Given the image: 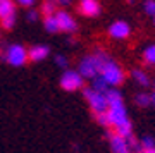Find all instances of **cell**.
Returning a JSON list of instances; mask_svg holds the SVG:
<instances>
[{
    "mask_svg": "<svg viewBox=\"0 0 155 153\" xmlns=\"http://www.w3.org/2000/svg\"><path fill=\"white\" fill-rule=\"evenodd\" d=\"M145 12L150 14V16H155V2H145Z\"/></svg>",
    "mask_w": 155,
    "mask_h": 153,
    "instance_id": "23",
    "label": "cell"
},
{
    "mask_svg": "<svg viewBox=\"0 0 155 153\" xmlns=\"http://www.w3.org/2000/svg\"><path fill=\"white\" fill-rule=\"evenodd\" d=\"M55 17H57V22H59V29L61 31H66V33H72L78 29V22L76 19L69 14L67 11H57L55 12Z\"/></svg>",
    "mask_w": 155,
    "mask_h": 153,
    "instance_id": "7",
    "label": "cell"
},
{
    "mask_svg": "<svg viewBox=\"0 0 155 153\" xmlns=\"http://www.w3.org/2000/svg\"><path fill=\"white\" fill-rule=\"evenodd\" d=\"M50 54V50L47 45H35L28 50V59L33 60V62H40V60L47 59Z\"/></svg>",
    "mask_w": 155,
    "mask_h": 153,
    "instance_id": "11",
    "label": "cell"
},
{
    "mask_svg": "<svg viewBox=\"0 0 155 153\" xmlns=\"http://www.w3.org/2000/svg\"><path fill=\"white\" fill-rule=\"evenodd\" d=\"M41 12L45 14V17L55 16V4L54 2H45L43 5H41Z\"/></svg>",
    "mask_w": 155,
    "mask_h": 153,
    "instance_id": "19",
    "label": "cell"
},
{
    "mask_svg": "<svg viewBox=\"0 0 155 153\" xmlns=\"http://www.w3.org/2000/svg\"><path fill=\"white\" fill-rule=\"evenodd\" d=\"M91 88H93L95 91H98V93H107L109 84L105 83V79L102 76H97L95 79H91Z\"/></svg>",
    "mask_w": 155,
    "mask_h": 153,
    "instance_id": "16",
    "label": "cell"
},
{
    "mask_svg": "<svg viewBox=\"0 0 155 153\" xmlns=\"http://www.w3.org/2000/svg\"><path fill=\"white\" fill-rule=\"evenodd\" d=\"M143 60L150 66H155V43L148 45L147 48L143 50Z\"/></svg>",
    "mask_w": 155,
    "mask_h": 153,
    "instance_id": "17",
    "label": "cell"
},
{
    "mask_svg": "<svg viewBox=\"0 0 155 153\" xmlns=\"http://www.w3.org/2000/svg\"><path fill=\"white\" fill-rule=\"evenodd\" d=\"M19 4H21V5H24V7H31V5H33V0H21Z\"/></svg>",
    "mask_w": 155,
    "mask_h": 153,
    "instance_id": "26",
    "label": "cell"
},
{
    "mask_svg": "<svg viewBox=\"0 0 155 153\" xmlns=\"http://www.w3.org/2000/svg\"><path fill=\"white\" fill-rule=\"evenodd\" d=\"M4 60H5L7 64H11L14 67H21L24 66L26 62H28V50L24 48L22 45H9L5 48V54H4Z\"/></svg>",
    "mask_w": 155,
    "mask_h": 153,
    "instance_id": "3",
    "label": "cell"
},
{
    "mask_svg": "<svg viewBox=\"0 0 155 153\" xmlns=\"http://www.w3.org/2000/svg\"><path fill=\"white\" fill-rule=\"evenodd\" d=\"M26 17H28L29 22H33V21H36V19H38V12H36V11H28Z\"/></svg>",
    "mask_w": 155,
    "mask_h": 153,
    "instance_id": "25",
    "label": "cell"
},
{
    "mask_svg": "<svg viewBox=\"0 0 155 153\" xmlns=\"http://www.w3.org/2000/svg\"><path fill=\"white\" fill-rule=\"evenodd\" d=\"M140 145H141V150H152V148H155V139L152 136H145Z\"/></svg>",
    "mask_w": 155,
    "mask_h": 153,
    "instance_id": "20",
    "label": "cell"
},
{
    "mask_svg": "<svg viewBox=\"0 0 155 153\" xmlns=\"http://www.w3.org/2000/svg\"><path fill=\"white\" fill-rule=\"evenodd\" d=\"M136 103L140 105V107H148L150 103H152V96L147 93H138L136 95Z\"/></svg>",
    "mask_w": 155,
    "mask_h": 153,
    "instance_id": "18",
    "label": "cell"
},
{
    "mask_svg": "<svg viewBox=\"0 0 155 153\" xmlns=\"http://www.w3.org/2000/svg\"><path fill=\"white\" fill-rule=\"evenodd\" d=\"M141 153H155V148H152V150H141Z\"/></svg>",
    "mask_w": 155,
    "mask_h": 153,
    "instance_id": "27",
    "label": "cell"
},
{
    "mask_svg": "<svg viewBox=\"0 0 155 153\" xmlns=\"http://www.w3.org/2000/svg\"><path fill=\"white\" fill-rule=\"evenodd\" d=\"M43 26L45 29L48 31V33H57V31H61L59 29V22H57V17L55 16H48L43 19Z\"/></svg>",
    "mask_w": 155,
    "mask_h": 153,
    "instance_id": "14",
    "label": "cell"
},
{
    "mask_svg": "<svg viewBox=\"0 0 155 153\" xmlns=\"http://www.w3.org/2000/svg\"><path fill=\"white\" fill-rule=\"evenodd\" d=\"M95 57H97V60H98V64H100V76L105 79V83L109 86H119L124 81V71H122V67L119 64H116L102 50L95 52Z\"/></svg>",
    "mask_w": 155,
    "mask_h": 153,
    "instance_id": "2",
    "label": "cell"
},
{
    "mask_svg": "<svg viewBox=\"0 0 155 153\" xmlns=\"http://www.w3.org/2000/svg\"><path fill=\"white\" fill-rule=\"evenodd\" d=\"M129 33H131V28H129V24L126 21H116V22H112L110 28H109V34L116 40L127 38Z\"/></svg>",
    "mask_w": 155,
    "mask_h": 153,
    "instance_id": "8",
    "label": "cell"
},
{
    "mask_svg": "<svg viewBox=\"0 0 155 153\" xmlns=\"http://www.w3.org/2000/svg\"><path fill=\"white\" fill-rule=\"evenodd\" d=\"M95 119H97V122H98L100 126H110L109 124V115H107V112H104V114H97L95 115Z\"/></svg>",
    "mask_w": 155,
    "mask_h": 153,
    "instance_id": "22",
    "label": "cell"
},
{
    "mask_svg": "<svg viewBox=\"0 0 155 153\" xmlns=\"http://www.w3.org/2000/svg\"><path fill=\"white\" fill-rule=\"evenodd\" d=\"M152 103L155 105V91H153V95H152Z\"/></svg>",
    "mask_w": 155,
    "mask_h": 153,
    "instance_id": "28",
    "label": "cell"
},
{
    "mask_svg": "<svg viewBox=\"0 0 155 153\" xmlns=\"http://www.w3.org/2000/svg\"><path fill=\"white\" fill-rule=\"evenodd\" d=\"M0 24H2V28H4V29H12V28H14V24H16V14H14V16L5 17V19H2V21H0Z\"/></svg>",
    "mask_w": 155,
    "mask_h": 153,
    "instance_id": "21",
    "label": "cell"
},
{
    "mask_svg": "<svg viewBox=\"0 0 155 153\" xmlns=\"http://www.w3.org/2000/svg\"><path fill=\"white\" fill-rule=\"evenodd\" d=\"M61 88L66 91H76L83 88V77L78 71H66L61 77Z\"/></svg>",
    "mask_w": 155,
    "mask_h": 153,
    "instance_id": "6",
    "label": "cell"
},
{
    "mask_svg": "<svg viewBox=\"0 0 155 153\" xmlns=\"http://www.w3.org/2000/svg\"><path fill=\"white\" fill-rule=\"evenodd\" d=\"M110 139V150L112 153H131V148H129V143H127L126 138L117 136L116 132L109 136Z\"/></svg>",
    "mask_w": 155,
    "mask_h": 153,
    "instance_id": "9",
    "label": "cell"
},
{
    "mask_svg": "<svg viewBox=\"0 0 155 153\" xmlns=\"http://www.w3.org/2000/svg\"><path fill=\"white\" fill-rule=\"evenodd\" d=\"M131 76H133V79L138 83L140 86H148V84H150L148 76H147V74L141 71V69H134V71L131 72Z\"/></svg>",
    "mask_w": 155,
    "mask_h": 153,
    "instance_id": "15",
    "label": "cell"
},
{
    "mask_svg": "<svg viewBox=\"0 0 155 153\" xmlns=\"http://www.w3.org/2000/svg\"><path fill=\"white\" fill-rule=\"evenodd\" d=\"M107 115H109V124L114 127L117 136L126 138V139L133 136V124H131V120L127 117V110L124 107V103L109 107Z\"/></svg>",
    "mask_w": 155,
    "mask_h": 153,
    "instance_id": "1",
    "label": "cell"
},
{
    "mask_svg": "<svg viewBox=\"0 0 155 153\" xmlns=\"http://www.w3.org/2000/svg\"><path fill=\"white\" fill-rule=\"evenodd\" d=\"M55 62H57V66L59 67H67V59L64 57V55H57Z\"/></svg>",
    "mask_w": 155,
    "mask_h": 153,
    "instance_id": "24",
    "label": "cell"
},
{
    "mask_svg": "<svg viewBox=\"0 0 155 153\" xmlns=\"http://www.w3.org/2000/svg\"><path fill=\"white\" fill-rule=\"evenodd\" d=\"M16 14V5L11 0H0V21Z\"/></svg>",
    "mask_w": 155,
    "mask_h": 153,
    "instance_id": "12",
    "label": "cell"
},
{
    "mask_svg": "<svg viewBox=\"0 0 155 153\" xmlns=\"http://www.w3.org/2000/svg\"><path fill=\"white\" fill-rule=\"evenodd\" d=\"M79 12L86 17H95L100 14V4L97 0H83L79 4Z\"/></svg>",
    "mask_w": 155,
    "mask_h": 153,
    "instance_id": "10",
    "label": "cell"
},
{
    "mask_svg": "<svg viewBox=\"0 0 155 153\" xmlns=\"http://www.w3.org/2000/svg\"><path fill=\"white\" fill-rule=\"evenodd\" d=\"M78 72L81 74V77L86 79H95L97 76H100V64L95 55H86L83 57V60L78 66Z\"/></svg>",
    "mask_w": 155,
    "mask_h": 153,
    "instance_id": "5",
    "label": "cell"
},
{
    "mask_svg": "<svg viewBox=\"0 0 155 153\" xmlns=\"http://www.w3.org/2000/svg\"><path fill=\"white\" fill-rule=\"evenodd\" d=\"M83 96H84V100L88 102L90 109L93 110L95 114H104V112L109 110V103H107L105 93H98V91H95L93 88H86L83 91Z\"/></svg>",
    "mask_w": 155,
    "mask_h": 153,
    "instance_id": "4",
    "label": "cell"
},
{
    "mask_svg": "<svg viewBox=\"0 0 155 153\" xmlns=\"http://www.w3.org/2000/svg\"><path fill=\"white\" fill-rule=\"evenodd\" d=\"M105 96H107V103H109V107L122 103V95L119 93V90H107Z\"/></svg>",
    "mask_w": 155,
    "mask_h": 153,
    "instance_id": "13",
    "label": "cell"
}]
</instances>
